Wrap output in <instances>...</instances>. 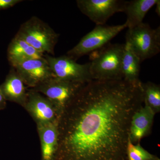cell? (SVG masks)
I'll use <instances>...</instances> for the list:
<instances>
[{
  "label": "cell",
  "mask_w": 160,
  "mask_h": 160,
  "mask_svg": "<svg viewBox=\"0 0 160 160\" xmlns=\"http://www.w3.org/2000/svg\"><path fill=\"white\" fill-rule=\"evenodd\" d=\"M45 55L15 35L7 49V58L11 67L26 60L42 58Z\"/></svg>",
  "instance_id": "11"
},
{
  "label": "cell",
  "mask_w": 160,
  "mask_h": 160,
  "mask_svg": "<svg viewBox=\"0 0 160 160\" xmlns=\"http://www.w3.org/2000/svg\"><path fill=\"white\" fill-rule=\"evenodd\" d=\"M141 63L159 53L160 27L152 29L147 23H142L128 29L126 42Z\"/></svg>",
  "instance_id": "4"
},
{
  "label": "cell",
  "mask_w": 160,
  "mask_h": 160,
  "mask_svg": "<svg viewBox=\"0 0 160 160\" xmlns=\"http://www.w3.org/2000/svg\"><path fill=\"white\" fill-rule=\"evenodd\" d=\"M39 130L41 137L43 159L45 160H50L53 156L57 144L56 127L51 122H40Z\"/></svg>",
  "instance_id": "16"
},
{
  "label": "cell",
  "mask_w": 160,
  "mask_h": 160,
  "mask_svg": "<svg viewBox=\"0 0 160 160\" xmlns=\"http://www.w3.org/2000/svg\"><path fill=\"white\" fill-rule=\"evenodd\" d=\"M45 58L52 72L53 77L62 81L86 83L92 80L90 63L80 64L68 56L55 57L45 54Z\"/></svg>",
  "instance_id": "6"
},
{
  "label": "cell",
  "mask_w": 160,
  "mask_h": 160,
  "mask_svg": "<svg viewBox=\"0 0 160 160\" xmlns=\"http://www.w3.org/2000/svg\"><path fill=\"white\" fill-rule=\"evenodd\" d=\"M156 10L155 12L158 16H160V0H158L157 3L156 4Z\"/></svg>",
  "instance_id": "21"
},
{
  "label": "cell",
  "mask_w": 160,
  "mask_h": 160,
  "mask_svg": "<svg viewBox=\"0 0 160 160\" xmlns=\"http://www.w3.org/2000/svg\"><path fill=\"white\" fill-rule=\"evenodd\" d=\"M126 28V23L116 26H96L84 36L77 45L67 52L66 55L77 61L82 57L90 54L106 46Z\"/></svg>",
  "instance_id": "5"
},
{
  "label": "cell",
  "mask_w": 160,
  "mask_h": 160,
  "mask_svg": "<svg viewBox=\"0 0 160 160\" xmlns=\"http://www.w3.org/2000/svg\"><path fill=\"white\" fill-rule=\"evenodd\" d=\"M6 100L2 90L0 89V109H2L5 106Z\"/></svg>",
  "instance_id": "20"
},
{
  "label": "cell",
  "mask_w": 160,
  "mask_h": 160,
  "mask_svg": "<svg viewBox=\"0 0 160 160\" xmlns=\"http://www.w3.org/2000/svg\"><path fill=\"white\" fill-rule=\"evenodd\" d=\"M22 2V0H0V10L9 9Z\"/></svg>",
  "instance_id": "19"
},
{
  "label": "cell",
  "mask_w": 160,
  "mask_h": 160,
  "mask_svg": "<svg viewBox=\"0 0 160 160\" xmlns=\"http://www.w3.org/2000/svg\"><path fill=\"white\" fill-rule=\"evenodd\" d=\"M141 62L131 50L129 45L125 43L122 60V72L123 78L131 82H138Z\"/></svg>",
  "instance_id": "15"
},
{
  "label": "cell",
  "mask_w": 160,
  "mask_h": 160,
  "mask_svg": "<svg viewBox=\"0 0 160 160\" xmlns=\"http://www.w3.org/2000/svg\"><path fill=\"white\" fill-rule=\"evenodd\" d=\"M126 157L128 160H160L157 156L144 149L139 143L136 145L132 144L129 139L126 149Z\"/></svg>",
  "instance_id": "18"
},
{
  "label": "cell",
  "mask_w": 160,
  "mask_h": 160,
  "mask_svg": "<svg viewBox=\"0 0 160 160\" xmlns=\"http://www.w3.org/2000/svg\"><path fill=\"white\" fill-rule=\"evenodd\" d=\"M24 83L37 86L53 77L52 72L45 58L33 59L21 62L12 66Z\"/></svg>",
  "instance_id": "9"
},
{
  "label": "cell",
  "mask_w": 160,
  "mask_h": 160,
  "mask_svg": "<svg viewBox=\"0 0 160 160\" xmlns=\"http://www.w3.org/2000/svg\"><path fill=\"white\" fill-rule=\"evenodd\" d=\"M29 98L28 107L40 122H51L55 114L53 107L50 103L51 101L35 92H30Z\"/></svg>",
  "instance_id": "14"
},
{
  "label": "cell",
  "mask_w": 160,
  "mask_h": 160,
  "mask_svg": "<svg viewBox=\"0 0 160 160\" xmlns=\"http://www.w3.org/2000/svg\"><path fill=\"white\" fill-rule=\"evenodd\" d=\"M24 84L22 78L12 67L5 82L0 86V89L6 100L22 102L26 99V96Z\"/></svg>",
  "instance_id": "13"
},
{
  "label": "cell",
  "mask_w": 160,
  "mask_h": 160,
  "mask_svg": "<svg viewBox=\"0 0 160 160\" xmlns=\"http://www.w3.org/2000/svg\"><path fill=\"white\" fill-rule=\"evenodd\" d=\"M142 106L135 112L132 118L129 139L132 144L139 143L150 130L154 119V112L146 104Z\"/></svg>",
  "instance_id": "10"
},
{
  "label": "cell",
  "mask_w": 160,
  "mask_h": 160,
  "mask_svg": "<svg viewBox=\"0 0 160 160\" xmlns=\"http://www.w3.org/2000/svg\"><path fill=\"white\" fill-rule=\"evenodd\" d=\"M126 1L122 0H77L81 12L95 23L105 25L109 18L118 12H124Z\"/></svg>",
  "instance_id": "7"
},
{
  "label": "cell",
  "mask_w": 160,
  "mask_h": 160,
  "mask_svg": "<svg viewBox=\"0 0 160 160\" xmlns=\"http://www.w3.org/2000/svg\"><path fill=\"white\" fill-rule=\"evenodd\" d=\"M142 82L89 81L70 102L65 160H126L132 118L144 103Z\"/></svg>",
  "instance_id": "1"
},
{
  "label": "cell",
  "mask_w": 160,
  "mask_h": 160,
  "mask_svg": "<svg viewBox=\"0 0 160 160\" xmlns=\"http://www.w3.org/2000/svg\"></svg>",
  "instance_id": "22"
},
{
  "label": "cell",
  "mask_w": 160,
  "mask_h": 160,
  "mask_svg": "<svg viewBox=\"0 0 160 160\" xmlns=\"http://www.w3.org/2000/svg\"><path fill=\"white\" fill-rule=\"evenodd\" d=\"M125 44L108 43L89 54L90 74L93 80L123 78L122 60Z\"/></svg>",
  "instance_id": "2"
},
{
  "label": "cell",
  "mask_w": 160,
  "mask_h": 160,
  "mask_svg": "<svg viewBox=\"0 0 160 160\" xmlns=\"http://www.w3.org/2000/svg\"><path fill=\"white\" fill-rule=\"evenodd\" d=\"M16 35L41 53L52 56L59 37L48 24L35 16L23 23Z\"/></svg>",
  "instance_id": "3"
},
{
  "label": "cell",
  "mask_w": 160,
  "mask_h": 160,
  "mask_svg": "<svg viewBox=\"0 0 160 160\" xmlns=\"http://www.w3.org/2000/svg\"><path fill=\"white\" fill-rule=\"evenodd\" d=\"M86 83L67 82L53 77L38 85V89L51 102L64 107L76 96Z\"/></svg>",
  "instance_id": "8"
},
{
  "label": "cell",
  "mask_w": 160,
  "mask_h": 160,
  "mask_svg": "<svg viewBox=\"0 0 160 160\" xmlns=\"http://www.w3.org/2000/svg\"><path fill=\"white\" fill-rule=\"evenodd\" d=\"M144 103L149 106L155 113L160 111V87L151 82L141 83Z\"/></svg>",
  "instance_id": "17"
},
{
  "label": "cell",
  "mask_w": 160,
  "mask_h": 160,
  "mask_svg": "<svg viewBox=\"0 0 160 160\" xmlns=\"http://www.w3.org/2000/svg\"><path fill=\"white\" fill-rule=\"evenodd\" d=\"M158 0H132L126 1L124 12L127 16L126 23L132 29L143 22L146 14Z\"/></svg>",
  "instance_id": "12"
}]
</instances>
